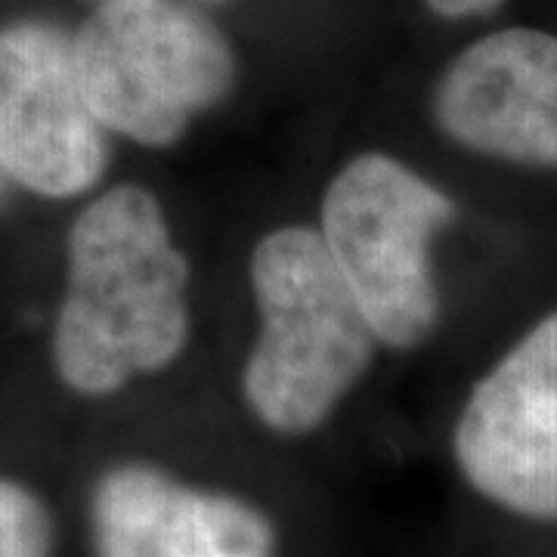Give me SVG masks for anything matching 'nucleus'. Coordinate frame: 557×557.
<instances>
[{
    "label": "nucleus",
    "instance_id": "1",
    "mask_svg": "<svg viewBox=\"0 0 557 557\" xmlns=\"http://www.w3.org/2000/svg\"><path fill=\"white\" fill-rule=\"evenodd\" d=\"M189 344V260L161 201L134 183L102 193L69 233L53 366L81 397H109L177 362Z\"/></svg>",
    "mask_w": 557,
    "mask_h": 557
},
{
    "label": "nucleus",
    "instance_id": "2",
    "mask_svg": "<svg viewBox=\"0 0 557 557\" xmlns=\"http://www.w3.org/2000/svg\"><path fill=\"white\" fill-rule=\"evenodd\" d=\"M251 288L260 332L242 397L263 428L310 434L369 372L379 335L310 226H278L258 242Z\"/></svg>",
    "mask_w": 557,
    "mask_h": 557
},
{
    "label": "nucleus",
    "instance_id": "3",
    "mask_svg": "<svg viewBox=\"0 0 557 557\" xmlns=\"http://www.w3.org/2000/svg\"><path fill=\"white\" fill-rule=\"evenodd\" d=\"M87 106L106 134L168 149L236 87V53L186 0H102L72 35Z\"/></svg>",
    "mask_w": 557,
    "mask_h": 557
},
{
    "label": "nucleus",
    "instance_id": "4",
    "mask_svg": "<svg viewBox=\"0 0 557 557\" xmlns=\"http://www.w3.org/2000/svg\"><path fill=\"white\" fill-rule=\"evenodd\" d=\"M453 220L456 201L387 152H362L329 183L319 236L381 344L412 350L437 332L434 242Z\"/></svg>",
    "mask_w": 557,
    "mask_h": 557
},
{
    "label": "nucleus",
    "instance_id": "5",
    "mask_svg": "<svg viewBox=\"0 0 557 557\" xmlns=\"http://www.w3.org/2000/svg\"><path fill=\"white\" fill-rule=\"evenodd\" d=\"M453 453L468 486L527 520H557V310L483 372L458 412Z\"/></svg>",
    "mask_w": 557,
    "mask_h": 557
},
{
    "label": "nucleus",
    "instance_id": "6",
    "mask_svg": "<svg viewBox=\"0 0 557 557\" xmlns=\"http://www.w3.org/2000/svg\"><path fill=\"white\" fill-rule=\"evenodd\" d=\"M106 127L81 90L72 35L50 22L0 32V174L72 199L106 174Z\"/></svg>",
    "mask_w": 557,
    "mask_h": 557
},
{
    "label": "nucleus",
    "instance_id": "7",
    "mask_svg": "<svg viewBox=\"0 0 557 557\" xmlns=\"http://www.w3.org/2000/svg\"><path fill=\"white\" fill-rule=\"evenodd\" d=\"M431 115L465 152L557 171V35L511 25L471 40L437 78Z\"/></svg>",
    "mask_w": 557,
    "mask_h": 557
},
{
    "label": "nucleus",
    "instance_id": "8",
    "mask_svg": "<svg viewBox=\"0 0 557 557\" xmlns=\"http://www.w3.org/2000/svg\"><path fill=\"white\" fill-rule=\"evenodd\" d=\"M90 523L97 557H276V530L251 502L139 461L102 474Z\"/></svg>",
    "mask_w": 557,
    "mask_h": 557
},
{
    "label": "nucleus",
    "instance_id": "9",
    "mask_svg": "<svg viewBox=\"0 0 557 557\" xmlns=\"http://www.w3.org/2000/svg\"><path fill=\"white\" fill-rule=\"evenodd\" d=\"M53 520L47 505L16 480L0 478V557H50Z\"/></svg>",
    "mask_w": 557,
    "mask_h": 557
},
{
    "label": "nucleus",
    "instance_id": "10",
    "mask_svg": "<svg viewBox=\"0 0 557 557\" xmlns=\"http://www.w3.org/2000/svg\"><path fill=\"white\" fill-rule=\"evenodd\" d=\"M505 0H424V7L440 16V20L449 22H465V20H486L493 16Z\"/></svg>",
    "mask_w": 557,
    "mask_h": 557
},
{
    "label": "nucleus",
    "instance_id": "11",
    "mask_svg": "<svg viewBox=\"0 0 557 557\" xmlns=\"http://www.w3.org/2000/svg\"><path fill=\"white\" fill-rule=\"evenodd\" d=\"M201 3H226V0H201Z\"/></svg>",
    "mask_w": 557,
    "mask_h": 557
}]
</instances>
